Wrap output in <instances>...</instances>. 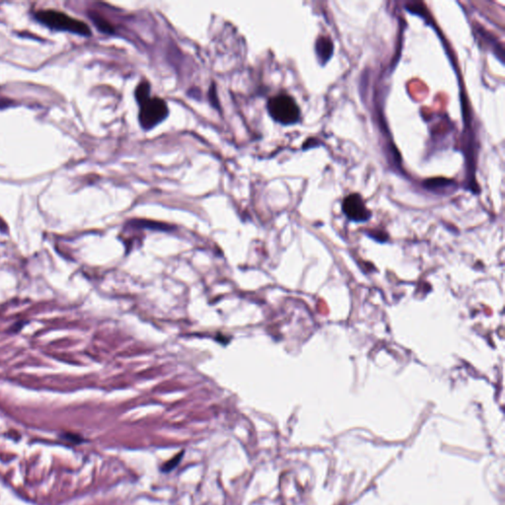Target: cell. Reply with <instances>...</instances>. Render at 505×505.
<instances>
[{
  "mask_svg": "<svg viewBox=\"0 0 505 505\" xmlns=\"http://www.w3.org/2000/svg\"><path fill=\"white\" fill-rule=\"evenodd\" d=\"M270 116L283 126L296 124L300 119V109L295 100L286 94H279L271 98L268 102Z\"/></svg>",
  "mask_w": 505,
  "mask_h": 505,
  "instance_id": "6da1fadb",
  "label": "cell"
},
{
  "mask_svg": "<svg viewBox=\"0 0 505 505\" xmlns=\"http://www.w3.org/2000/svg\"><path fill=\"white\" fill-rule=\"evenodd\" d=\"M36 18L52 29L68 31L82 36H90V28L82 21L74 19L65 13L55 10H42L36 13Z\"/></svg>",
  "mask_w": 505,
  "mask_h": 505,
  "instance_id": "7a4b0ae2",
  "label": "cell"
},
{
  "mask_svg": "<svg viewBox=\"0 0 505 505\" xmlns=\"http://www.w3.org/2000/svg\"><path fill=\"white\" fill-rule=\"evenodd\" d=\"M140 111L138 120L141 127L149 130L163 122L169 115L168 106L164 100L160 98H149L144 103L139 105Z\"/></svg>",
  "mask_w": 505,
  "mask_h": 505,
  "instance_id": "3957f363",
  "label": "cell"
},
{
  "mask_svg": "<svg viewBox=\"0 0 505 505\" xmlns=\"http://www.w3.org/2000/svg\"><path fill=\"white\" fill-rule=\"evenodd\" d=\"M342 210L348 219L356 222L367 221L371 216V212L358 193H351L345 196L342 201Z\"/></svg>",
  "mask_w": 505,
  "mask_h": 505,
  "instance_id": "277c9868",
  "label": "cell"
},
{
  "mask_svg": "<svg viewBox=\"0 0 505 505\" xmlns=\"http://www.w3.org/2000/svg\"><path fill=\"white\" fill-rule=\"evenodd\" d=\"M315 52L321 64H326L333 56L334 44L327 37H320L315 43Z\"/></svg>",
  "mask_w": 505,
  "mask_h": 505,
  "instance_id": "5b68a950",
  "label": "cell"
},
{
  "mask_svg": "<svg viewBox=\"0 0 505 505\" xmlns=\"http://www.w3.org/2000/svg\"><path fill=\"white\" fill-rule=\"evenodd\" d=\"M134 97L138 105H141L150 98V84L148 81H142L137 85L134 92Z\"/></svg>",
  "mask_w": 505,
  "mask_h": 505,
  "instance_id": "8992f818",
  "label": "cell"
},
{
  "mask_svg": "<svg viewBox=\"0 0 505 505\" xmlns=\"http://www.w3.org/2000/svg\"><path fill=\"white\" fill-rule=\"evenodd\" d=\"M92 16H90L92 18V20L94 21V23L96 24V26L101 30L103 31L104 33H114V29L113 27L111 26V24H109L105 19L101 18L99 15L97 14H91Z\"/></svg>",
  "mask_w": 505,
  "mask_h": 505,
  "instance_id": "52a82bcc",
  "label": "cell"
},
{
  "mask_svg": "<svg viewBox=\"0 0 505 505\" xmlns=\"http://www.w3.org/2000/svg\"><path fill=\"white\" fill-rule=\"evenodd\" d=\"M183 455H184V451H182V452H180L179 454H177V455H176L174 458H172L171 460H169L168 462H166V463L163 465V467H162L161 471H162L163 473H169V472L173 471V470H174V469H175V468L180 464V462L182 461V457H183Z\"/></svg>",
  "mask_w": 505,
  "mask_h": 505,
  "instance_id": "ba28073f",
  "label": "cell"
},
{
  "mask_svg": "<svg viewBox=\"0 0 505 505\" xmlns=\"http://www.w3.org/2000/svg\"><path fill=\"white\" fill-rule=\"evenodd\" d=\"M426 182V181H425ZM428 189H436V188H446L451 185V181L444 179H435L432 181H427L425 184Z\"/></svg>",
  "mask_w": 505,
  "mask_h": 505,
  "instance_id": "9c48e42d",
  "label": "cell"
},
{
  "mask_svg": "<svg viewBox=\"0 0 505 505\" xmlns=\"http://www.w3.org/2000/svg\"><path fill=\"white\" fill-rule=\"evenodd\" d=\"M209 97H210V103L211 105L215 108V109H220L219 108V101H218V97H217V92H216V88L214 86V84L211 85L210 87V90L209 92Z\"/></svg>",
  "mask_w": 505,
  "mask_h": 505,
  "instance_id": "30bf717a",
  "label": "cell"
}]
</instances>
